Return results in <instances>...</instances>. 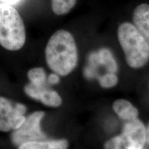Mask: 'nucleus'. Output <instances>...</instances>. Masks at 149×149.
<instances>
[{"instance_id": "1", "label": "nucleus", "mask_w": 149, "mask_h": 149, "mask_svg": "<svg viewBox=\"0 0 149 149\" xmlns=\"http://www.w3.org/2000/svg\"><path fill=\"white\" fill-rule=\"evenodd\" d=\"M45 55L46 63L54 72L61 76L70 73L78 60L77 45L71 33L65 30L56 31L48 40Z\"/></svg>"}, {"instance_id": "2", "label": "nucleus", "mask_w": 149, "mask_h": 149, "mask_svg": "<svg viewBox=\"0 0 149 149\" xmlns=\"http://www.w3.org/2000/svg\"><path fill=\"white\" fill-rule=\"evenodd\" d=\"M26 42L23 19L12 5L0 3V45L8 51H18Z\"/></svg>"}, {"instance_id": "3", "label": "nucleus", "mask_w": 149, "mask_h": 149, "mask_svg": "<svg viewBox=\"0 0 149 149\" xmlns=\"http://www.w3.org/2000/svg\"><path fill=\"white\" fill-rule=\"evenodd\" d=\"M117 36L130 67L139 68L149 60V45L133 24L124 22L118 28Z\"/></svg>"}, {"instance_id": "4", "label": "nucleus", "mask_w": 149, "mask_h": 149, "mask_svg": "<svg viewBox=\"0 0 149 149\" xmlns=\"http://www.w3.org/2000/svg\"><path fill=\"white\" fill-rule=\"evenodd\" d=\"M146 141V130L137 118L128 121L122 133L106 142L104 149H143Z\"/></svg>"}, {"instance_id": "5", "label": "nucleus", "mask_w": 149, "mask_h": 149, "mask_svg": "<svg viewBox=\"0 0 149 149\" xmlns=\"http://www.w3.org/2000/svg\"><path fill=\"white\" fill-rule=\"evenodd\" d=\"M44 116L43 111H37L26 118L23 124L15 129L11 136V139L16 146L32 141L44 139L46 135L41 130L40 122Z\"/></svg>"}, {"instance_id": "6", "label": "nucleus", "mask_w": 149, "mask_h": 149, "mask_svg": "<svg viewBox=\"0 0 149 149\" xmlns=\"http://www.w3.org/2000/svg\"><path fill=\"white\" fill-rule=\"evenodd\" d=\"M133 25L149 45V4L141 3L133 11Z\"/></svg>"}, {"instance_id": "7", "label": "nucleus", "mask_w": 149, "mask_h": 149, "mask_svg": "<svg viewBox=\"0 0 149 149\" xmlns=\"http://www.w3.org/2000/svg\"><path fill=\"white\" fill-rule=\"evenodd\" d=\"M91 64L95 65L100 64L107 67L111 73H115L117 70V65L113 54L107 48H102L97 53H93L89 57Z\"/></svg>"}, {"instance_id": "8", "label": "nucleus", "mask_w": 149, "mask_h": 149, "mask_svg": "<svg viewBox=\"0 0 149 149\" xmlns=\"http://www.w3.org/2000/svg\"><path fill=\"white\" fill-rule=\"evenodd\" d=\"M68 143L66 139L48 141H32L19 146L18 149H67Z\"/></svg>"}, {"instance_id": "9", "label": "nucleus", "mask_w": 149, "mask_h": 149, "mask_svg": "<svg viewBox=\"0 0 149 149\" xmlns=\"http://www.w3.org/2000/svg\"><path fill=\"white\" fill-rule=\"evenodd\" d=\"M113 109L123 120L130 121L138 116V110L126 100H116L113 104Z\"/></svg>"}, {"instance_id": "10", "label": "nucleus", "mask_w": 149, "mask_h": 149, "mask_svg": "<svg viewBox=\"0 0 149 149\" xmlns=\"http://www.w3.org/2000/svg\"><path fill=\"white\" fill-rule=\"evenodd\" d=\"M26 108L22 104H16L14 106L13 112L8 118L6 119L7 122L10 126L11 129H17L25 122L26 117L24 116Z\"/></svg>"}, {"instance_id": "11", "label": "nucleus", "mask_w": 149, "mask_h": 149, "mask_svg": "<svg viewBox=\"0 0 149 149\" xmlns=\"http://www.w3.org/2000/svg\"><path fill=\"white\" fill-rule=\"evenodd\" d=\"M38 100L48 107H57L61 104V98L58 93L46 88L42 91Z\"/></svg>"}, {"instance_id": "12", "label": "nucleus", "mask_w": 149, "mask_h": 149, "mask_svg": "<svg viewBox=\"0 0 149 149\" xmlns=\"http://www.w3.org/2000/svg\"><path fill=\"white\" fill-rule=\"evenodd\" d=\"M77 0H52V9L57 15H63L69 13L74 8Z\"/></svg>"}, {"instance_id": "13", "label": "nucleus", "mask_w": 149, "mask_h": 149, "mask_svg": "<svg viewBox=\"0 0 149 149\" xmlns=\"http://www.w3.org/2000/svg\"><path fill=\"white\" fill-rule=\"evenodd\" d=\"M28 77L31 83L36 86H44L46 81V73L42 68H34L28 72Z\"/></svg>"}, {"instance_id": "14", "label": "nucleus", "mask_w": 149, "mask_h": 149, "mask_svg": "<svg viewBox=\"0 0 149 149\" xmlns=\"http://www.w3.org/2000/svg\"><path fill=\"white\" fill-rule=\"evenodd\" d=\"M14 107L8 100L0 97V118L6 120L13 112Z\"/></svg>"}, {"instance_id": "15", "label": "nucleus", "mask_w": 149, "mask_h": 149, "mask_svg": "<svg viewBox=\"0 0 149 149\" xmlns=\"http://www.w3.org/2000/svg\"><path fill=\"white\" fill-rule=\"evenodd\" d=\"M100 85L104 88H111L117 84L118 79L114 73L106 74L99 79Z\"/></svg>"}, {"instance_id": "16", "label": "nucleus", "mask_w": 149, "mask_h": 149, "mask_svg": "<svg viewBox=\"0 0 149 149\" xmlns=\"http://www.w3.org/2000/svg\"><path fill=\"white\" fill-rule=\"evenodd\" d=\"M11 130L10 126H9L8 123L6 120L3 118H0V131L8 132Z\"/></svg>"}, {"instance_id": "17", "label": "nucleus", "mask_w": 149, "mask_h": 149, "mask_svg": "<svg viewBox=\"0 0 149 149\" xmlns=\"http://www.w3.org/2000/svg\"><path fill=\"white\" fill-rule=\"evenodd\" d=\"M48 81L50 84H57L59 81V78L58 75H57V74H51L48 77Z\"/></svg>"}, {"instance_id": "18", "label": "nucleus", "mask_w": 149, "mask_h": 149, "mask_svg": "<svg viewBox=\"0 0 149 149\" xmlns=\"http://www.w3.org/2000/svg\"><path fill=\"white\" fill-rule=\"evenodd\" d=\"M0 1H1V3H7V4L13 5L19 3L20 1H22V0H0Z\"/></svg>"}, {"instance_id": "19", "label": "nucleus", "mask_w": 149, "mask_h": 149, "mask_svg": "<svg viewBox=\"0 0 149 149\" xmlns=\"http://www.w3.org/2000/svg\"><path fill=\"white\" fill-rule=\"evenodd\" d=\"M146 140L149 143V127L148 128V130H146Z\"/></svg>"}]
</instances>
